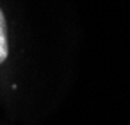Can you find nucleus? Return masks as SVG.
Here are the masks:
<instances>
[{"label":"nucleus","instance_id":"nucleus-1","mask_svg":"<svg viewBox=\"0 0 130 125\" xmlns=\"http://www.w3.org/2000/svg\"><path fill=\"white\" fill-rule=\"evenodd\" d=\"M9 56V40H7V23L4 18V12L0 9V64Z\"/></svg>","mask_w":130,"mask_h":125}]
</instances>
